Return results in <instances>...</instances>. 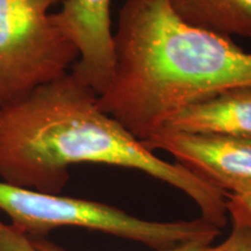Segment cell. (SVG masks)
<instances>
[{
  "instance_id": "obj_3",
  "label": "cell",
  "mask_w": 251,
  "mask_h": 251,
  "mask_svg": "<svg viewBox=\"0 0 251 251\" xmlns=\"http://www.w3.org/2000/svg\"><path fill=\"white\" fill-rule=\"evenodd\" d=\"M0 209L11 225L31 238L59 227H80L137 241L157 251L192 238L220 235L202 218L193 221H147L106 203L13 186L0 180Z\"/></svg>"
},
{
  "instance_id": "obj_4",
  "label": "cell",
  "mask_w": 251,
  "mask_h": 251,
  "mask_svg": "<svg viewBox=\"0 0 251 251\" xmlns=\"http://www.w3.org/2000/svg\"><path fill=\"white\" fill-rule=\"evenodd\" d=\"M64 0H0V107L71 70L79 54L51 8Z\"/></svg>"
},
{
  "instance_id": "obj_5",
  "label": "cell",
  "mask_w": 251,
  "mask_h": 251,
  "mask_svg": "<svg viewBox=\"0 0 251 251\" xmlns=\"http://www.w3.org/2000/svg\"><path fill=\"white\" fill-rule=\"evenodd\" d=\"M226 194L251 196V140L162 130L142 141Z\"/></svg>"
},
{
  "instance_id": "obj_10",
  "label": "cell",
  "mask_w": 251,
  "mask_h": 251,
  "mask_svg": "<svg viewBox=\"0 0 251 251\" xmlns=\"http://www.w3.org/2000/svg\"><path fill=\"white\" fill-rule=\"evenodd\" d=\"M0 251H41L33 240L11 224L0 220Z\"/></svg>"
},
{
  "instance_id": "obj_8",
  "label": "cell",
  "mask_w": 251,
  "mask_h": 251,
  "mask_svg": "<svg viewBox=\"0 0 251 251\" xmlns=\"http://www.w3.org/2000/svg\"><path fill=\"white\" fill-rule=\"evenodd\" d=\"M177 17L198 29L251 39V0H169Z\"/></svg>"
},
{
  "instance_id": "obj_6",
  "label": "cell",
  "mask_w": 251,
  "mask_h": 251,
  "mask_svg": "<svg viewBox=\"0 0 251 251\" xmlns=\"http://www.w3.org/2000/svg\"><path fill=\"white\" fill-rule=\"evenodd\" d=\"M57 15L79 54L70 72L101 96L115 64L111 0H64Z\"/></svg>"
},
{
  "instance_id": "obj_1",
  "label": "cell",
  "mask_w": 251,
  "mask_h": 251,
  "mask_svg": "<svg viewBox=\"0 0 251 251\" xmlns=\"http://www.w3.org/2000/svg\"><path fill=\"white\" fill-rule=\"evenodd\" d=\"M93 163L134 169L186 194L221 229L227 196L178 163L156 156L102 111L99 96L70 71L0 107V180L59 194L69 168Z\"/></svg>"
},
{
  "instance_id": "obj_12",
  "label": "cell",
  "mask_w": 251,
  "mask_h": 251,
  "mask_svg": "<svg viewBox=\"0 0 251 251\" xmlns=\"http://www.w3.org/2000/svg\"><path fill=\"white\" fill-rule=\"evenodd\" d=\"M227 200L230 203H233V205L238 207L244 214H247L251 219V196L236 197L227 194Z\"/></svg>"
},
{
  "instance_id": "obj_7",
  "label": "cell",
  "mask_w": 251,
  "mask_h": 251,
  "mask_svg": "<svg viewBox=\"0 0 251 251\" xmlns=\"http://www.w3.org/2000/svg\"><path fill=\"white\" fill-rule=\"evenodd\" d=\"M162 130L251 140V89L229 90L192 103L175 114Z\"/></svg>"
},
{
  "instance_id": "obj_9",
  "label": "cell",
  "mask_w": 251,
  "mask_h": 251,
  "mask_svg": "<svg viewBox=\"0 0 251 251\" xmlns=\"http://www.w3.org/2000/svg\"><path fill=\"white\" fill-rule=\"evenodd\" d=\"M231 231L222 243L209 251H251V219L227 200Z\"/></svg>"
},
{
  "instance_id": "obj_2",
  "label": "cell",
  "mask_w": 251,
  "mask_h": 251,
  "mask_svg": "<svg viewBox=\"0 0 251 251\" xmlns=\"http://www.w3.org/2000/svg\"><path fill=\"white\" fill-rule=\"evenodd\" d=\"M113 40L114 72L99 105L140 141L192 103L251 89V51L188 26L169 0H125Z\"/></svg>"
},
{
  "instance_id": "obj_11",
  "label": "cell",
  "mask_w": 251,
  "mask_h": 251,
  "mask_svg": "<svg viewBox=\"0 0 251 251\" xmlns=\"http://www.w3.org/2000/svg\"><path fill=\"white\" fill-rule=\"evenodd\" d=\"M218 236L215 235H206V236H200L192 238V240L186 241V242L179 243L177 246L169 248V249L158 250V251H209L212 248L213 241ZM31 238V237H30ZM35 246L39 248L41 251H70L67 249L56 246V244L49 242L43 237L31 238Z\"/></svg>"
}]
</instances>
